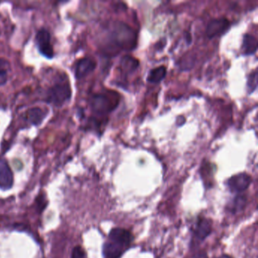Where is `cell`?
Returning <instances> with one entry per match:
<instances>
[{"label":"cell","mask_w":258,"mask_h":258,"mask_svg":"<svg viewBox=\"0 0 258 258\" xmlns=\"http://www.w3.org/2000/svg\"><path fill=\"white\" fill-rule=\"evenodd\" d=\"M137 45V34L123 22H114L109 25L101 44V49L107 55L114 56L122 51L134 50Z\"/></svg>","instance_id":"cell-1"},{"label":"cell","mask_w":258,"mask_h":258,"mask_svg":"<svg viewBox=\"0 0 258 258\" xmlns=\"http://www.w3.org/2000/svg\"><path fill=\"white\" fill-rule=\"evenodd\" d=\"M96 66H97L96 61L90 57H84V58H81L75 63V67H74L75 78L78 80L86 78L92 72H94Z\"/></svg>","instance_id":"cell-5"},{"label":"cell","mask_w":258,"mask_h":258,"mask_svg":"<svg viewBox=\"0 0 258 258\" xmlns=\"http://www.w3.org/2000/svg\"><path fill=\"white\" fill-rule=\"evenodd\" d=\"M257 87V72L254 71L251 72L247 77V90L249 93H252L255 91Z\"/></svg>","instance_id":"cell-18"},{"label":"cell","mask_w":258,"mask_h":258,"mask_svg":"<svg viewBox=\"0 0 258 258\" xmlns=\"http://www.w3.org/2000/svg\"><path fill=\"white\" fill-rule=\"evenodd\" d=\"M212 230V222L209 219L202 218L199 220L195 229V235L199 240H205Z\"/></svg>","instance_id":"cell-12"},{"label":"cell","mask_w":258,"mask_h":258,"mask_svg":"<svg viewBox=\"0 0 258 258\" xmlns=\"http://www.w3.org/2000/svg\"><path fill=\"white\" fill-rule=\"evenodd\" d=\"M133 239L134 238L131 232L123 228H114L111 229L108 235L109 241L120 244L125 248H127L131 245Z\"/></svg>","instance_id":"cell-8"},{"label":"cell","mask_w":258,"mask_h":258,"mask_svg":"<svg viewBox=\"0 0 258 258\" xmlns=\"http://www.w3.org/2000/svg\"><path fill=\"white\" fill-rule=\"evenodd\" d=\"M47 113V111L40 108H30L25 112V119L33 126H39L46 118Z\"/></svg>","instance_id":"cell-10"},{"label":"cell","mask_w":258,"mask_h":258,"mask_svg":"<svg viewBox=\"0 0 258 258\" xmlns=\"http://www.w3.org/2000/svg\"><path fill=\"white\" fill-rule=\"evenodd\" d=\"M13 173L11 167L5 161H0V188L8 190L13 187Z\"/></svg>","instance_id":"cell-9"},{"label":"cell","mask_w":258,"mask_h":258,"mask_svg":"<svg viewBox=\"0 0 258 258\" xmlns=\"http://www.w3.org/2000/svg\"><path fill=\"white\" fill-rule=\"evenodd\" d=\"M167 75V69L164 66H159L149 72L147 81L150 84H158L161 82Z\"/></svg>","instance_id":"cell-15"},{"label":"cell","mask_w":258,"mask_h":258,"mask_svg":"<svg viewBox=\"0 0 258 258\" xmlns=\"http://www.w3.org/2000/svg\"><path fill=\"white\" fill-rule=\"evenodd\" d=\"M230 27V22L226 19H212L207 26L206 34L208 38L213 39L224 34Z\"/></svg>","instance_id":"cell-7"},{"label":"cell","mask_w":258,"mask_h":258,"mask_svg":"<svg viewBox=\"0 0 258 258\" xmlns=\"http://www.w3.org/2000/svg\"><path fill=\"white\" fill-rule=\"evenodd\" d=\"M194 258H208V255L205 252H200V253H197Z\"/></svg>","instance_id":"cell-20"},{"label":"cell","mask_w":258,"mask_h":258,"mask_svg":"<svg viewBox=\"0 0 258 258\" xmlns=\"http://www.w3.org/2000/svg\"><path fill=\"white\" fill-rule=\"evenodd\" d=\"M218 258H232L231 256H228V255L223 254L222 256H219Z\"/></svg>","instance_id":"cell-21"},{"label":"cell","mask_w":258,"mask_h":258,"mask_svg":"<svg viewBox=\"0 0 258 258\" xmlns=\"http://www.w3.org/2000/svg\"><path fill=\"white\" fill-rule=\"evenodd\" d=\"M10 63L5 58H0V87L8 81L10 72Z\"/></svg>","instance_id":"cell-17"},{"label":"cell","mask_w":258,"mask_h":258,"mask_svg":"<svg viewBox=\"0 0 258 258\" xmlns=\"http://www.w3.org/2000/svg\"><path fill=\"white\" fill-rule=\"evenodd\" d=\"M246 198L243 196H238L232 199L229 204H228V210L232 214L239 212L245 206Z\"/></svg>","instance_id":"cell-16"},{"label":"cell","mask_w":258,"mask_h":258,"mask_svg":"<svg viewBox=\"0 0 258 258\" xmlns=\"http://www.w3.org/2000/svg\"><path fill=\"white\" fill-rule=\"evenodd\" d=\"M241 49H242L244 55H250L254 54L257 49V40H256V37L251 34H244L243 36Z\"/></svg>","instance_id":"cell-13"},{"label":"cell","mask_w":258,"mask_h":258,"mask_svg":"<svg viewBox=\"0 0 258 258\" xmlns=\"http://www.w3.org/2000/svg\"><path fill=\"white\" fill-rule=\"evenodd\" d=\"M251 181V177L247 173H238L228 179L227 185L232 192H241L248 188Z\"/></svg>","instance_id":"cell-6"},{"label":"cell","mask_w":258,"mask_h":258,"mask_svg":"<svg viewBox=\"0 0 258 258\" xmlns=\"http://www.w3.org/2000/svg\"><path fill=\"white\" fill-rule=\"evenodd\" d=\"M72 258H87L85 250L81 246H76L72 251Z\"/></svg>","instance_id":"cell-19"},{"label":"cell","mask_w":258,"mask_h":258,"mask_svg":"<svg viewBox=\"0 0 258 258\" xmlns=\"http://www.w3.org/2000/svg\"><path fill=\"white\" fill-rule=\"evenodd\" d=\"M119 104V96L114 92L108 93H96L89 100L92 111L96 115H107L112 112Z\"/></svg>","instance_id":"cell-3"},{"label":"cell","mask_w":258,"mask_h":258,"mask_svg":"<svg viewBox=\"0 0 258 258\" xmlns=\"http://www.w3.org/2000/svg\"><path fill=\"white\" fill-rule=\"evenodd\" d=\"M72 90L69 77L60 74L59 78L45 92L44 100L51 105L61 107L72 99Z\"/></svg>","instance_id":"cell-2"},{"label":"cell","mask_w":258,"mask_h":258,"mask_svg":"<svg viewBox=\"0 0 258 258\" xmlns=\"http://www.w3.org/2000/svg\"><path fill=\"white\" fill-rule=\"evenodd\" d=\"M35 41L37 49L41 55L49 59L53 58L55 52L51 42L50 33L48 30L45 28L39 30L38 32L36 34Z\"/></svg>","instance_id":"cell-4"},{"label":"cell","mask_w":258,"mask_h":258,"mask_svg":"<svg viewBox=\"0 0 258 258\" xmlns=\"http://www.w3.org/2000/svg\"><path fill=\"white\" fill-rule=\"evenodd\" d=\"M140 62L137 58L131 55H124L120 60V68L122 73L130 75L138 69Z\"/></svg>","instance_id":"cell-14"},{"label":"cell","mask_w":258,"mask_h":258,"mask_svg":"<svg viewBox=\"0 0 258 258\" xmlns=\"http://www.w3.org/2000/svg\"><path fill=\"white\" fill-rule=\"evenodd\" d=\"M126 249L123 246L108 240L104 244L102 249L104 258H120Z\"/></svg>","instance_id":"cell-11"}]
</instances>
